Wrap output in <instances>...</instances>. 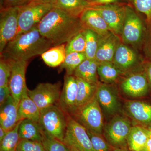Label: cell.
I'll return each mask as SVG.
<instances>
[{"label": "cell", "mask_w": 151, "mask_h": 151, "mask_svg": "<svg viewBox=\"0 0 151 151\" xmlns=\"http://www.w3.org/2000/svg\"><path fill=\"white\" fill-rule=\"evenodd\" d=\"M40 34L51 41L53 46L67 43L84 29L78 17L53 7L37 25Z\"/></svg>", "instance_id": "cell-1"}, {"label": "cell", "mask_w": 151, "mask_h": 151, "mask_svg": "<svg viewBox=\"0 0 151 151\" xmlns=\"http://www.w3.org/2000/svg\"><path fill=\"white\" fill-rule=\"evenodd\" d=\"M52 47L51 41L40 34L36 26L27 32L17 35L0 54L1 58L6 59L28 61Z\"/></svg>", "instance_id": "cell-2"}, {"label": "cell", "mask_w": 151, "mask_h": 151, "mask_svg": "<svg viewBox=\"0 0 151 151\" xmlns=\"http://www.w3.org/2000/svg\"><path fill=\"white\" fill-rule=\"evenodd\" d=\"M139 13L129 4L126 5V16L121 34L122 42L134 48L143 46L147 26Z\"/></svg>", "instance_id": "cell-3"}, {"label": "cell", "mask_w": 151, "mask_h": 151, "mask_svg": "<svg viewBox=\"0 0 151 151\" xmlns=\"http://www.w3.org/2000/svg\"><path fill=\"white\" fill-rule=\"evenodd\" d=\"M67 117V114L57 104L40 110L38 123L44 134L63 142Z\"/></svg>", "instance_id": "cell-4"}, {"label": "cell", "mask_w": 151, "mask_h": 151, "mask_svg": "<svg viewBox=\"0 0 151 151\" xmlns=\"http://www.w3.org/2000/svg\"><path fill=\"white\" fill-rule=\"evenodd\" d=\"M53 7L51 4L36 1L19 7L17 35L27 32L37 26Z\"/></svg>", "instance_id": "cell-5"}, {"label": "cell", "mask_w": 151, "mask_h": 151, "mask_svg": "<svg viewBox=\"0 0 151 151\" xmlns=\"http://www.w3.org/2000/svg\"><path fill=\"white\" fill-rule=\"evenodd\" d=\"M71 117L86 129L97 134L102 133L103 114L96 95L90 102L78 109Z\"/></svg>", "instance_id": "cell-6"}, {"label": "cell", "mask_w": 151, "mask_h": 151, "mask_svg": "<svg viewBox=\"0 0 151 151\" xmlns=\"http://www.w3.org/2000/svg\"><path fill=\"white\" fill-rule=\"evenodd\" d=\"M63 142L79 151H94L87 129L69 115Z\"/></svg>", "instance_id": "cell-7"}, {"label": "cell", "mask_w": 151, "mask_h": 151, "mask_svg": "<svg viewBox=\"0 0 151 151\" xmlns=\"http://www.w3.org/2000/svg\"><path fill=\"white\" fill-rule=\"evenodd\" d=\"M126 5L122 4H108L94 5L89 8L97 10L104 19L110 31L120 37L126 16Z\"/></svg>", "instance_id": "cell-8"}, {"label": "cell", "mask_w": 151, "mask_h": 151, "mask_svg": "<svg viewBox=\"0 0 151 151\" xmlns=\"http://www.w3.org/2000/svg\"><path fill=\"white\" fill-rule=\"evenodd\" d=\"M60 82L41 83L34 89H28L27 94L40 110L58 104L61 91Z\"/></svg>", "instance_id": "cell-9"}, {"label": "cell", "mask_w": 151, "mask_h": 151, "mask_svg": "<svg viewBox=\"0 0 151 151\" xmlns=\"http://www.w3.org/2000/svg\"><path fill=\"white\" fill-rule=\"evenodd\" d=\"M19 7L1 9L0 12V53L6 45L14 39L18 30Z\"/></svg>", "instance_id": "cell-10"}, {"label": "cell", "mask_w": 151, "mask_h": 151, "mask_svg": "<svg viewBox=\"0 0 151 151\" xmlns=\"http://www.w3.org/2000/svg\"><path fill=\"white\" fill-rule=\"evenodd\" d=\"M129 121L121 116H116L105 129V135L109 142L117 148H122L127 144L131 129Z\"/></svg>", "instance_id": "cell-11"}, {"label": "cell", "mask_w": 151, "mask_h": 151, "mask_svg": "<svg viewBox=\"0 0 151 151\" xmlns=\"http://www.w3.org/2000/svg\"><path fill=\"white\" fill-rule=\"evenodd\" d=\"M113 63L124 74L139 65L143 66L144 61L137 49L122 42L116 50Z\"/></svg>", "instance_id": "cell-12"}, {"label": "cell", "mask_w": 151, "mask_h": 151, "mask_svg": "<svg viewBox=\"0 0 151 151\" xmlns=\"http://www.w3.org/2000/svg\"><path fill=\"white\" fill-rule=\"evenodd\" d=\"M28 61L14 60L9 86L11 95L15 101L19 104L20 101L27 94L28 89L26 82V71Z\"/></svg>", "instance_id": "cell-13"}, {"label": "cell", "mask_w": 151, "mask_h": 151, "mask_svg": "<svg viewBox=\"0 0 151 151\" xmlns=\"http://www.w3.org/2000/svg\"><path fill=\"white\" fill-rule=\"evenodd\" d=\"M78 91L77 78L74 75L65 74L58 105L66 114L73 116L76 111Z\"/></svg>", "instance_id": "cell-14"}, {"label": "cell", "mask_w": 151, "mask_h": 151, "mask_svg": "<svg viewBox=\"0 0 151 151\" xmlns=\"http://www.w3.org/2000/svg\"><path fill=\"white\" fill-rule=\"evenodd\" d=\"M150 84L143 70L132 73L124 78L121 83V88L128 96L139 97L147 92Z\"/></svg>", "instance_id": "cell-15"}, {"label": "cell", "mask_w": 151, "mask_h": 151, "mask_svg": "<svg viewBox=\"0 0 151 151\" xmlns=\"http://www.w3.org/2000/svg\"><path fill=\"white\" fill-rule=\"evenodd\" d=\"M99 43L95 59L100 63L113 62L118 46L122 42L120 37L109 31L104 35H99Z\"/></svg>", "instance_id": "cell-16"}, {"label": "cell", "mask_w": 151, "mask_h": 151, "mask_svg": "<svg viewBox=\"0 0 151 151\" xmlns=\"http://www.w3.org/2000/svg\"><path fill=\"white\" fill-rule=\"evenodd\" d=\"M95 95L100 107L106 114L113 115L119 111L118 97L115 89L110 84L99 82Z\"/></svg>", "instance_id": "cell-17"}, {"label": "cell", "mask_w": 151, "mask_h": 151, "mask_svg": "<svg viewBox=\"0 0 151 151\" xmlns=\"http://www.w3.org/2000/svg\"><path fill=\"white\" fill-rule=\"evenodd\" d=\"M79 18L84 29L92 30L99 35H104L111 31L101 15L94 9H86Z\"/></svg>", "instance_id": "cell-18"}, {"label": "cell", "mask_w": 151, "mask_h": 151, "mask_svg": "<svg viewBox=\"0 0 151 151\" xmlns=\"http://www.w3.org/2000/svg\"><path fill=\"white\" fill-rule=\"evenodd\" d=\"M18 105L11 95L5 103L0 106V126L7 132L13 129L20 121Z\"/></svg>", "instance_id": "cell-19"}, {"label": "cell", "mask_w": 151, "mask_h": 151, "mask_svg": "<svg viewBox=\"0 0 151 151\" xmlns=\"http://www.w3.org/2000/svg\"><path fill=\"white\" fill-rule=\"evenodd\" d=\"M126 109L130 116L144 125H151V105L139 101H128Z\"/></svg>", "instance_id": "cell-20"}, {"label": "cell", "mask_w": 151, "mask_h": 151, "mask_svg": "<svg viewBox=\"0 0 151 151\" xmlns=\"http://www.w3.org/2000/svg\"><path fill=\"white\" fill-rule=\"evenodd\" d=\"M98 64L99 63L95 59L86 58L76 68L73 75L77 78H81L90 83L98 84L99 83L97 73Z\"/></svg>", "instance_id": "cell-21"}, {"label": "cell", "mask_w": 151, "mask_h": 151, "mask_svg": "<svg viewBox=\"0 0 151 151\" xmlns=\"http://www.w3.org/2000/svg\"><path fill=\"white\" fill-rule=\"evenodd\" d=\"M18 133L20 139L42 142L43 132L38 122L29 119H24L19 126Z\"/></svg>", "instance_id": "cell-22"}, {"label": "cell", "mask_w": 151, "mask_h": 151, "mask_svg": "<svg viewBox=\"0 0 151 151\" xmlns=\"http://www.w3.org/2000/svg\"><path fill=\"white\" fill-rule=\"evenodd\" d=\"M76 78L78 83L76 104L77 111L90 102L95 97L98 84L90 83L81 78L76 77Z\"/></svg>", "instance_id": "cell-23"}, {"label": "cell", "mask_w": 151, "mask_h": 151, "mask_svg": "<svg viewBox=\"0 0 151 151\" xmlns=\"http://www.w3.org/2000/svg\"><path fill=\"white\" fill-rule=\"evenodd\" d=\"M18 114L20 121L29 119L38 122L40 110L27 94L22 98L19 103Z\"/></svg>", "instance_id": "cell-24"}, {"label": "cell", "mask_w": 151, "mask_h": 151, "mask_svg": "<svg viewBox=\"0 0 151 151\" xmlns=\"http://www.w3.org/2000/svg\"><path fill=\"white\" fill-rule=\"evenodd\" d=\"M92 5L86 0H56L53 5L54 7L78 17L86 9Z\"/></svg>", "instance_id": "cell-25"}, {"label": "cell", "mask_w": 151, "mask_h": 151, "mask_svg": "<svg viewBox=\"0 0 151 151\" xmlns=\"http://www.w3.org/2000/svg\"><path fill=\"white\" fill-rule=\"evenodd\" d=\"M65 44L53 46L41 55L47 65L51 67L60 66L66 57Z\"/></svg>", "instance_id": "cell-26"}, {"label": "cell", "mask_w": 151, "mask_h": 151, "mask_svg": "<svg viewBox=\"0 0 151 151\" xmlns=\"http://www.w3.org/2000/svg\"><path fill=\"white\" fill-rule=\"evenodd\" d=\"M145 128L132 127L127 139V144L132 151H143L148 139Z\"/></svg>", "instance_id": "cell-27"}, {"label": "cell", "mask_w": 151, "mask_h": 151, "mask_svg": "<svg viewBox=\"0 0 151 151\" xmlns=\"http://www.w3.org/2000/svg\"><path fill=\"white\" fill-rule=\"evenodd\" d=\"M97 73L101 81L108 84L114 83L123 74L113 62L99 63Z\"/></svg>", "instance_id": "cell-28"}, {"label": "cell", "mask_w": 151, "mask_h": 151, "mask_svg": "<svg viewBox=\"0 0 151 151\" xmlns=\"http://www.w3.org/2000/svg\"><path fill=\"white\" fill-rule=\"evenodd\" d=\"M86 59L84 52H71L66 54L65 59L60 66L59 70L65 69L66 75H73L76 68Z\"/></svg>", "instance_id": "cell-29"}, {"label": "cell", "mask_w": 151, "mask_h": 151, "mask_svg": "<svg viewBox=\"0 0 151 151\" xmlns=\"http://www.w3.org/2000/svg\"><path fill=\"white\" fill-rule=\"evenodd\" d=\"M21 120L13 129L7 132L5 137L0 142V151H16L20 141L18 130Z\"/></svg>", "instance_id": "cell-30"}, {"label": "cell", "mask_w": 151, "mask_h": 151, "mask_svg": "<svg viewBox=\"0 0 151 151\" xmlns=\"http://www.w3.org/2000/svg\"><path fill=\"white\" fill-rule=\"evenodd\" d=\"M84 32L86 40L84 53L87 59H95L100 35L95 32L89 29H84Z\"/></svg>", "instance_id": "cell-31"}, {"label": "cell", "mask_w": 151, "mask_h": 151, "mask_svg": "<svg viewBox=\"0 0 151 151\" xmlns=\"http://www.w3.org/2000/svg\"><path fill=\"white\" fill-rule=\"evenodd\" d=\"M86 45L84 29L73 37L65 44L66 54L71 52H84Z\"/></svg>", "instance_id": "cell-32"}, {"label": "cell", "mask_w": 151, "mask_h": 151, "mask_svg": "<svg viewBox=\"0 0 151 151\" xmlns=\"http://www.w3.org/2000/svg\"><path fill=\"white\" fill-rule=\"evenodd\" d=\"M129 4L139 13L143 14L146 18L147 25L151 24V0H127Z\"/></svg>", "instance_id": "cell-33"}, {"label": "cell", "mask_w": 151, "mask_h": 151, "mask_svg": "<svg viewBox=\"0 0 151 151\" xmlns=\"http://www.w3.org/2000/svg\"><path fill=\"white\" fill-rule=\"evenodd\" d=\"M14 60L1 58L0 60V87L9 86Z\"/></svg>", "instance_id": "cell-34"}, {"label": "cell", "mask_w": 151, "mask_h": 151, "mask_svg": "<svg viewBox=\"0 0 151 151\" xmlns=\"http://www.w3.org/2000/svg\"><path fill=\"white\" fill-rule=\"evenodd\" d=\"M46 151H69L63 142L43 133L42 142Z\"/></svg>", "instance_id": "cell-35"}, {"label": "cell", "mask_w": 151, "mask_h": 151, "mask_svg": "<svg viewBox=\"0 0 151 151\" xmlns=\"http://www.w3.org/2000/svg\"><path fill=\"white\" fill-rule=\"evenodd\" d=\"M94 151H111V146L105 140L101 134H97L87 129Z\"/></svg>", "instance_id": "cell-36"}, {"label": "cell", "mask_w": 151, "mask_h": 151, "mask_svg": "<svg viewBox=\"0 0 151 151\" xmlns=\"http://www.w3.org/2000/svg\"><path fill=\"white\" fill-rule=\"evenodd\" d=\"M16 151H46L42 142L20 139L17 147Z\"/></svg>", "instance_id": "cell-37"}, {"label": "cell", "mask_w": 151, "mask_h": 151, "mask_svg": "<svg viewBox=\"0 0 151 151\" xmlns=\"http://www.w3.org/2000/svg\"><path fill=\"white\" fill-rule=\"evenodd\" d=\"M31 1L32 0H0V9L20 7Z\"/></svg>", "instance_id": "cell-38"}, {"label": "cell", "mask_w": 151, "mask_h": 151, "mask_svg": "<svg viewBox=\"0 0 151 151\" xmlns=\"http://www.w3.org/2000/svg\"><path fill=\"white\" fill-rule=\"evenodd\" d=\"M143 51L146 57L151 60V24L147 25V30L143 45Z\"/></svg>", "instance_id": "cell-39"}, {"label": "cell", "mask_w": 151, "mask_h": 151, "mask_svg": "<svg viewBox=\"0 0 151 151\" xmlns=\"http://www.w3.org/2000/svg\"><path fill=\"white\" fill-rule=\"evenodd\" d=\"M92 5H105L108 4H128L127 0H86Z\"/></svg>", "instance_id": "cell-40"}, {"label": "cell", "mask_w": 151, "mask_h": 151, "mask_svg": "<svg viewBox=\"0 0 151 151\" xmlns=\"http://www.w3.org/2000/svg\"><path fill=\"white\" fill-rule=\"evenodd\" d=\"M11 95L9 86L0 87V106L5 103Z\"/></svg>", "instance_id": "cell-41"}, {"label": "cell", "mask_w": 151, "mask_h": 151, "mask_svg": "<svg viewBox=\"0 0 151 151\" xmlns=\"http://www.w3.org/2000/svg\"><path fill=\"white\" fill-rule=\"evenodd\" d=\"M143 67L149 83L151 84V60H147L144 61Z\"/></svg>", "instance_id": "cell-42"}, {"label": "cell", "mask_w": 151, "mask_h": 151, "mask_svg": "<svg viewBox=\"0 0 151 151\" xmlns=\"http://www.w3.org/2000/svg\"><path fill=\"white\" fill-rule=\"evenodd\" d=\"M143 151H151V139L148 138Z\"/></svg>", "instance_id": "cell-43"}, {"label": "cell", "mask_w": 151, "mask_h": 151, "mask_svg": "<svg viewBox=\"0 0 151 151\" xmlns=\"http://www.w3.org/2000/svg\"><path fill=\"white\" fill-rule=\"evenodd\" d=\"M7 132L0 126V142L3 140L6 135Z\"/></svg>", "instance_id": "cell-44"}, {"label": "cell", "mask_w": 151, "mask_h": 151, "mask_svg": "<svg viewBox=\"0 0 151 151\" xmlns=\"http://www.w3.org/2000/svg\"><path fill=\"white\" fill-rule=\"evenodd\" d=\"M56 0H32V1L38 2L45 3V4H51L53 5Z\"/></svg>", "instance_id": "cell-45"}, {"label": "cell", "mask_w": 151, "mask_h": 151, "mask_svg": "<svg viewBox=\"0 0 151 151\" xmlns=\"http://www.w3.org/2000/svg\"><path fill=\"white\" fill-rule=\"evenodd\" d=\"M145 130L146 133H147L149 138L151 139V128H150V129L145 128Z\"/></svg>", "instance_id": "cell-46"}, {"label": "cell", "mask_w": 151, "mask_h": 151, "mask_svg": "<svg viewBox=\"0 0 151 151\" xmlns=\"http://www.w3.org/2000/svg\"><path fill=\"white\" fill-rule=\"evenodd\" d=\"M67 146V145H66ZM68 148V150L69 151H79L77 149L74 147H71V146H67Z\"/></svg>", "instance_id": "cell-47"}, {"label": "cell", "mask_w": 151, "mask_h": 151, "mask_svg": "<svg viewBox=\"0 0 151 151\" xmlns=\"http://www.w3.org/2000/svg\"><path fill=\"white\" fill-rule=\"evenodd\" d=\"M113 151H129L127 150L126 149L122 148H117L115 149Z\"/></svg>", "instance_id": "cell-48"}]
</instances>
